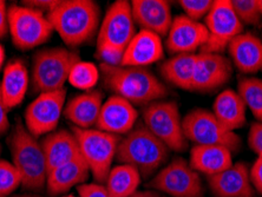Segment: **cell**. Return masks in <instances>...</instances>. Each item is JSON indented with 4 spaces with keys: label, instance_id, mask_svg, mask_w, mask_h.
Instances as JSON below:
<instances>
[{
    "label": "cell",
    "instance_id": "17",
    "mask_svg": "<svg viewBox=\"0 0 262 197\" xmlns=\"http://www.w3.org/2000/svg\"><path fill=\"white\" fill-rule=\"evenodd\" d=\"M135 24L161 38L167 37L172 23L170 4L165 0H133L130 2Z\"/></svg>",
    "mask_w": 262,
    "mask_h": 197
},
{
    "label": "cell",
    "instance_id": "31",
    "mask_svg": "<svg viewBox=\"0 0 262 197\" xmlns=\"http://www.w3.org/2000/svg\"><path fill=\"white\" fill-rule=\"evenodd\" d=\"M21 185L20 173L9 161L0 160V197H7Z\"/></svg>",
    "mask_w": 262,
    "mask_h": 197
},
{
    "label": "cell",
    "instance_id": "19",
    "mask_svg": "<svg viewBox=\"0 0 262 197\" xmlns=\"http://www.w3.org/2000/svg\"><path fill=\"white\" fill-rule=\"evenodd\" d=\"M211 190L217 197H253V184L249 169L242 162L217 175L208 177Z\"/></svg>",
    "mask_w": 262,
    "mask_h": 197
},
{
    "label": "cell",
    "instance_id": "34",
    "mask_svg": "<svg viewBox=\"0 0 262 197\" xmlns=\"http://www.w3.org/2000/svg\"><path fill=\"white\" fill-rule=\"evenodd\" d=\"M123 55H124V51L115 48V46L97 44V57L102 61V64L114 65V67L121 65Z\"/></svg>",
    "mask_w": 262,
    "mask_h": 197
},
{
    "label": "cell",
    "instance_id": "20",
    "mask_svg": "<svg viewBox=\"0 0 262 197\" xmlns=\"http://www.w3.org/2000/svg\"><path fill=\"white\" fill-rule=\"evenodd\" d=\"M49 171L82 157L78 141L72 131L57 130L46 135L40 142Z\"/></svg>",
    "mask_w": 262,
    "mask_h": 197
},
{
    "label": "cell",
    "instance_id": "22",
    "mask_svg": "<svg viewBox=\"0 0 262 197\" xmlns=\"http://www.w3.org/2000/svg\"><path fill=\"white\" fill-rule=\"evenodd\" d=\"M228 51L233 64L246 75L262 70V41L253 33L242 32L229 42Z\"/></svg>",
    "mask_w": 262,
    "mask_h": 197
},
{
    "label": "cell",
    "instance_id": "13",
    "mask_svg": "<svg viewBox=\"0 0 262 197\" xmlns=\"http://www.w3.org/2000/svg\"><path fill=\"white\" fill-rule=\"evenodd\" d=\"M136 33L130 2L117 0L104 15L98 30L97 44L111 45L124 51Z\"/></svg>",
    "mask_w": 262,
    "mask_h": 197
},
{
    "label": "cell",
    "instance_id": "41",
    "mask_svg": "<svg viewBox=\"0 0 262 197\" xmlns=\"http://www.w3.org/2000/svg\"><path fill=\"white\" fill-rule=\"evenodd\" d=\"M130 197H163L161 192L155 190H138Z\"/></svg>",
    "mask_w": 262,
    "mask_h": 197
},
{
    "label": "cell",
    "instance_id": "46",
    "mask_svg": "<svg viewBox=\"0 0 262 197\" xmlns=\"http://www.w3.org/2000/svg\"><path fill=\"white\" fill-rule=\"evenodd\" d=\"M0 152H2V145H0Z\"/></svg>",
    "mask_w": 262,
    "mask_h": 197
},
{
    "label": "cell",
    "instance_id": "44",
    "mask_svg": "<svg viewBox=\"0 0 262 197\" xmlns=\"http://www.w3.org/2000/svg\"><path fill=\"white\" fill-rule=\"evenodd\" d=\"M15 197H41V196H37V195H19Z\"/></svg>",
    "mask_w": 262,
    "mask_h": 197
},
{
    "label": "cell",
    "instance_id": "12",
    "mask_svg": "<svg viewBox=\"0 0 262 197\" xmlns=\"http://www.w3.org/2000/svg\"><path fill=\"white\" fill-rule=\"evenodd\" d=\"M67 90L41 92L25 110V126L34 137L46 136L58 126L64 113Z\"/></svg>",
    "mask_w": 262,
    "mask_h": 197
},
{
    "label": "cell",
    "instance_id": "8",
    "mask_svg": "<svg viewBox=\"0 0 262 197\" xmlns=\"http://www.w3.org/2000/svg\"><path fill=\"white\" fill-rule=\"evenodd\" d=\"M7 20L13 44L23 51L44 44L55 32L48 15L26 5L10 6Z\"/></svg>",
    "mask_w": 262,
    "mask_h": 197
},
{
    "label": "cell",
    "instance_id": "42",
    "mask_svg": "<svg viewBox=\"0 0 262 197\" xmlns=\"http://www.w3.org/2000/svg\"><path fill=\"white\" fill-rule=\"evenodd\" d=\"M4 61H5V50H4L3 45L0 44V70H2Z\"/></svg>",
    "mask_w": 262,
    "mask_h": 197
},
{
    "label": "cell",
    "instance_id": "29",
    "mask_svg": "<svg viewBox=\"0 0 262 197\" xmlns=\"http://www.w3.org/2000/svg\"><path fill=\"white\" fill-rule=\"evenodd\" d=\"M237 94L257 122L262 123V79L242 77L237 84Z\"/></svg>",
    "mask_w": 262,
    "mask_h": 197
},
{
    "label": "cell",
    "instance_id": "11",
    "mask_svg": "<svg viewBox=\"0 0 262 197\" xmlns=\"http://www.w3.org/2000/svg\"><path fill=\"white\" fill-rule=\"evenodd\" d=\"M204 26L208 31V40L200 50L204 53H221L244 31V25L234 12L230 0H215Z\"/></svg>",
    "mask_w": 262,
    "mask_h": 197
},
{
    "label": "cell",
    "instance_id": "35",
    "mask_svg": "<svg viewBox=\"0 0 262 197\" xmlns=\"http://www.w3.org/2000/svg\"><path fill=\"white\" fill-rule=\"evenodd\" d=\"M79 197H111L105 185L101 183H83L77 187Z\"/></svg>",
    "mask_w": 262,
    "mask_h": 197
},
{
    "label": "cell",
    "instance_id": "4",
    "mask_svg": "<svg viewBox=\"0 0 262 197\" xmlns=\"http://www.w3.org/2000/svg\"><path fill=\"white\" fill-rule=\"evenodd\" d=\"M10 148L12 163L20 173L24 189L41 190L46 187L49 169L43 148L21 122L15 123L10 137Z\"/></svg>",
    "mask_w": 262,
    "mask_h": 197
},
{
    "label": "cell",
    "instance_id": "40",
    "mask_svg": "<svg viewBox=\"0 0 262 197\" xmlns=\"http://www.w3.org/2000/svg\"><path fill=\"white\" fill-rule=\"evenodd\" d=\"M9 31V20H7V6L4 0H0V39L5 37Z\"/></svg>",
    "mask_w": 262,
    "mask_h": 197
},
{
    "label": "cell",
    "instance_id": "43",
    "mask_svg": "<svg viewBox=\"0 0 262 197\" xmlns=\"http://www.w3.org/2000/svg\"><path fill=\"white\" fill-rule=\"evenodd\" d=\"M257 6H259L260 14H261V17H262V0H257Z\"/></svg>",
    "mask_w": 262,
    "mask_h": 197
},
{
    "label": "cell",
    "instance_id": "26",
    "mask_svg": "<svg viewBox=\"0 0 262 197\" xmlns=\"http://www.w3.org/2000/svg\"><path fill=\"white\" fill-rule=\"evenodd\" d=\"M246 107L240 95L234 90H225L220 94L213 104V113L227 129L234 131L246 124Z\"/></svg>",
    "mask_w": 262,
    "mask_h": 197
},
{
    "label": "cell",
    "instance_id": "36",
    "mask_svg": "<svg viewBox=\"0 0 262 197\" xmlns=\"http://www.w3.org/2000/svg\"><path fill=\"white\" fill-rule=\"evenodd\" d=\"M249 148L259 156H262V123H253L248 134Z\"/></svg>",
    "mask_w": 262,
    "mask_h": 197
},
{
    "label": "cell",
    "instance_id": "5",
    "mask_svg": "<svg viewBox=\"0 0 262 197\" xmlns=\"http://www.w3.org/2000/svg\"><path fill=\"white\" fill-rule=\"evenodd\" d=\"M80 60L76 51L65 48H49L37 52L32 61V86L36 92L64 89L71 69Z\"/></svg>",
    "mask_w": 262,
    "mask_h": 197
},
{
    "label": "cell",
    "instance_id": "32",
    "mask_svg": "<svg viewBox=\"0 0 262 197\" xmlns=\"http://www.w3.org/2000/svg\"><path fill=\"white\" fill-rule=\"evenodd\" d=\"M234 12L240 19L242 25H259L261 14L257 6V0H230Z\"/></svg>",
    "mask_w": 262,
    "mask_h": 197
},
{
    "label": "cell",
    "instance_id": "10",
    "mask_svg": "<svg viewBox=\"0 0 262 197\" xmlns=\"http://www.w3.org/2000/svg\"><path fill=\"white\" fill-rule=\"evenodd\" d=\"M152 190L171 197H202L203 187L200 173L182 157H176L162 168L149 182Z\"/></svg>",
    "mask_w": 262,
    "mask_h": 197
},
{
    "label": "cell",
    "instance_id": "3",
    "mask_svg": "<svg viewBox=\"0 0 262 197\" xmlns=\"http://www.w3.org/2000/svg\"><path fill=\"white\" fill-rule=\"evenodd\" d=\"M169 150L143 123H137L133 130L121 138L116 160L119 164H129L148 179L168 161Z\"/></svg>",
    "mask_w": 262,
    "mask_h": 197
},
{
    "label": "cell",
    "instance_id": "33",
    "mask_svg": "<svg viewBox=\"0 0 262 197\" xmlns=\"http://www.w3.org/2000/svg\"><path fill=\"white\" fill-rule=\"evenodd\" d=\"M179 4L186 13L184 15L192 20L200 21V19L207 17L214 2L211 0H180Z\"/></svg>",
    "mask_w": 262,
    "mask_h": 197
},
{
    "label": "cell",
    "instance_id": "6",
    "mask_svg": "<svg viewBox=\"0 0 262 197\" xmlns=\"http://www.w3.org/2000/svg\"><path fill=\"white\" fill-rule=\"evenodd\" d=\"M72 133L78 141L80 154L97 183H105L113 162L116 157L121 136L107 134L96 127L78 129L72 126Z\"/></svg>",
    "mask_w": 262,
    "mask_h": 197
},
{
    "label": "cell",
    "instance_id": "45",
    "mask_svg": "<svg viewBox=\"0 0 262 197\" xmlns=\"http://www.w3.org/2000/svg\"><path fill=\"white\" fill-rule=\"evenodd\" d=\"M63 197H76V196H73V195H67V196H63Z\"/></svg>",
    "mask_w": 262,
    "mask_h": 197
},
{
    "label": "cell",
    "instance_id": "14",
    "mask_svg": "<svg viewBox=\"0 0 262 197\" xmlns=\"http://www.w3.org/2000/svg\"><path fill=\"white\" fill-rule=\"evenodd\" d=\"M208 40V31L203 23L192 20L187 15H176L167 34L165 48L176 55H194Z\"/></svg>",
    "mask_w": 262,
    "mask_h": 197
},
{
    "label": "cell",
    "instance_id": "27",
    "mask_svg": "<svg viewBox=\"0 0 262 197\" xmlns=\"http://www.w3.org/2000/svg\"><path fill=\"white\" fill-rule=\"evenodd\" d=\"M195 63V53L194 55H176L161 65V75L174 86L191 91Z\"/></svg>",
    "mask_w": 262,
    "mask_h": 197
},
{
    "label": "cell",
    "instance_id": "2",
    "mask_svg": "<svg viewBox=\"0 0 262 197\" xmlns=\"http://www.w3.org/2000/svg\"><path fill=\"white\" fill-rule=\"evenodd\" d=\"M46 15L53 30L70 48L85 44L99 30L101 10L92 0H59Z\"/></svg>",
    "mask_w": 262,
    "mask_h": 197
},
{
    "label": "cell",
    "instance_id": "38",
    "mask_svg": "<svg viewBox=\"0 0 262 197\" xmlns=\"http://www.w3.org/2000/svg\"><path fill=\"white\" fill-rule=\"evenodd\" d=\"M58 2L59 0H29V2H24L23 4L48 14L58 4Z\"/></svg>",
    "mask_w": 262,
    "mask_h": 197
},
{
    "label": "cell",
    "instance_id": "1",
    "mask_svg": "<svg viewBox=\"0 0 262 197\" xmlns=\"http://www.w3.org/2000/svg\"><path fill=\"white\" fill-rule=\"evenodd\" d=\"M104 84L133 105L146 106L167 97L165 85L146 68L99 65Z\"/></svg>",
    "mask_w": 262,
    "mask_h": 197
},
{
    "label": "cell",
    "instance_id": "39",
    "mask_svg": "<svg viewBox=\"0 0 262 197\" xmlns=\"http://www.w3.org/2000/svg\"><path fill=\"white\" fill-rule=\"evenodd\" d=\"M7 110L5 106V103L3 100L2 91H0V135H4L7 133L10 127V121L9 116H7Z\"/></svg>",
    "mask_w": 262,
    "mask_h": 197
},
{
    "label": "cell",
    "instance_id": "9",
    "mask_svg": "<svg viewBox=\"0 0 262 197\" xmlns=\"http://www.w3.org/2000/svg\"><path fill=\"white\" fill-rule=\"evenodd\" d=\"M183 130L187 140L195 145H220L230 151H237L241 146V138L204 109L190 111L183 118Z\"/></svg>",
    "mask_w": 262,
    "mask_h": 197
},
{
    "label": "cell",
    "instance_id": "30",
    "mask_svg": "<svg viewBox=\"0 0 262 197\" xmlns=\"http://www.w3.org/2000/svg\"><path fill=\"white\" fill-rule=\"evenodd\" d=\"M99 78H101V71L99 68L96 67L91 61L79 60L78 63L73 65L70 75H69L68 82L73 87L79 90L90 91L94 90L97 85Z\"/></svg>",
    "mask_w": 262,
    "mask_h": 197
},
{
    "label": "cell",
    "instance_id": "16",
    "mask_svg": "<svg viewBox=\"0 0 262 197\" xmlns=\"http://www.w3.org/2000/svg\"><path fill=\"white\" fill-rule=\"evenodd\" d=\"M138 111L128 100L113 95L103 103L96 129L122 136L130 133L137 124Z\"/></svg>",
    "mask_w": 262,
    "mask_h": 197
},
{
    "label": "cell",
    "instance_id": "24",
    "mask_svg": "<svg viewBox=\"0 0 262 197\" xmlns=\"http://www.w3.org/2000/svg\"><path fill=\"white\" fill-rule=\"evenodd\" d=\"M190 167L210 177L233 165L232 151L220 145H194L190 151Z\"/></svg>",
    "mask_w": 262,
    "mask_h": 197
},
{
    "label": "cell",
    "instance_id": "18",
    "mask_svg": "<svg viewBox=\"0 0 262 197\" xmlns=\"http://www.w3.org/2000/svg\"><path fill=\"white\" fill-rule=\"evenodd\" d=\"M164 46L162 38L150 31L141 30L124 50L122 67L146 68L163 59Z\"/></svg>",
    "mask_w": 262,
    "mask_h": 197
},
{
    "label": "cell",
    "instance_id": "7",
    "mask_svg": "<svg viewBox=\"0 0 262 197\" xmlns=\"http://www.w3.org/2000/svg\"><path fill=\"white\" fill-rule=\"evenodd\" d=\"M143 124L155 135L169 150L183 152L188 140L183 130L179 106L172 100H157L144 106Z\"/></svg>",
    "mask_w": 262,
    "mask_h": 197
},
{
    "label": "cell",
    "instance_id": "37",
    "mask_svg": "<svg viewBox=\"0 0 262 197\" xmlns=\"http://www.w3.org/2000/svg\"><path fill=\"white\" fill-rule=\"evenodd\" d=\"M249 175L254 188L262 195V156L257 157L254 162L252 169L249 170Z\"/></svg>",
    "mask_w": 262,
    "mask_h": 197
},
{
    "label": "cell",
    "instance_id": "25",
    "mask_svg": "<svg viewBox=\"0 0 262 197\" xmlns=\"http://www.w3.org/2000/svg\"><path fill=\"white\" fill-rule=\"evenodd\" d=\"M90 173L86 162L80 157L49 171L46 189L55 196L65 194L73 187L85 183Z\"/></svg>",
    "mask_w": 262,
    "mask_h": 197
},
{
    "label": "cell",
    "instance_id": "28",
    "mask_svg": "<svg viewBox=\"0 0 262 197\" xmlns=\"http://www.w3.org/2000/svg\"><path fill=\"white\" fill-rule=\"evenodd\" d=\"M142 176L136 168L129 164L113 167L105 181V188L111 197H130L138 191Z\"/></svg>",
    "mask_w": 262,
    "mask_h": 197
},
{
    "label": "cell",
    "instance_id": "21",
    "mask_svg": "<svg viewBox=\"0 0 262 197\" xmlns=\"http://www.w3.org/2000/svg\"><path fill=\"white\" fill-rule=\"evenodd\" d=\"M101 90H90L71 98L64 107L63 115L70 121L73 127L92 129L96 126L103 105Z\"/></svg>",
    "mask_w": 262,
    "mask_h": 197
},
{
    "label": "cell",
    "instance_id": "15",
    "mask_svg": "<svg viewBox=\"0 0 262 197\" xmlns=\"http://www.w3.org/2000/svg\"><path fill=\"white\" fill-rule=\"evenodd\" d=\"M232 64L221 53L196 55V63L192 77V90L213 91L228 82L232 76Z\"/></svg>",
    "mask_w": 262,
    "mask_h": 197
},
{
    "label": "cell",
    "instance_id": "23",
    "mask_svg": "<svg viewBox=\"0 0 262 197\" xmlns=\"http://www.w3.org/2000/svg\"><path fill=\"white\" fill-rule=\"evenodd\" d=\"M29 83L30 75L24 61L18 59L6 65L0 83V91L7 110L14 109L23 103Z\"/></svg>",
    "mask_w": 262,
    "mask_h": 197
}]
</instances>
